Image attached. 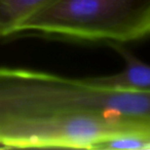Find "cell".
Instances as JSON below:
<instances>
[{
    "instance_id": "obj_3",
    "label": "cell",
    "mask_w": 150,
    "mask_h": 150,
    "mask_svg": "<svg viewBox=\"0 0 150 150\" xmlns=\"http://www.w3.org/2000/svg\"><path fill=\"white\" fill-rule=\"evenodd\" d=\"M110 45L122 57L125 67L120 72L108 76L88 77L95 84L119 91H150V65L133 54L120 43Z\"/></svg>"
},
{
    "instance_id": "obj_5",
    "label": "cell",
    "mask_w": 150,
    "mask_h": 150,
    "mask_svg": "<svg viewBox=\"0 0 150 150\" xmlns=\"http://www.w3.org/2000/svg\"><path fill=\"white\" fill-rule=\"evenodd\" d=\"M95 149H150V135L131 134L102 141Z\"/></svg>"
},
{
    "instance_id": "obj_4",
    "label": "cell",
    "mask_w": 150,
    "mask_h": 150,
    "mask_svg": "<svg viewBox=\"0 0 150 150\" xmlns=\"http://www.w3.org/2000/svg\"><path fill=\"white\" fill-rule=\"evenodd\" d=\"M54 0H0V37L20 33L29 18Z\"/></svg>"
},
{
    "instance_id": "obj_2",
    "label": "cell",
    "mask_w": 150,
    "mask_h": 150,
    "mask_svg": "<svg viewBox=\"0 0 150 150\" xmlns=\"http://www.w3.org/2000/svg\"><path fill=\"white\" fill-rule=\"evenodd\" d=\"M21 32L81 41L127 43L150 36V0H54Z\"/></svg>"
},
{
    "instance_id": "obj_1",
    "label": "cell",
    "mask_w": 150,
    "mask_h": 150,
    "mask_svg": "<svg viewBox=\"0 0 150 150\" xmlns=\"http://www.w3.org/2000/svg\"><path fill=\"white\" fill-rule=\"evenodd\" d=\"M58 113L121 114L150 119V91L100 86L88 77L4 68L0 115L8 147H25L36 120Z\"/></svg>"
}]
</instances>
